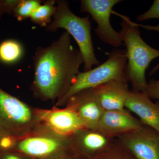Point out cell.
Wrapping results in <instances>:
<instances>
[{"label":"cell","instance_id":"6da1fadb","mask_svg":"<svg viewBox=\"0 0 159 159\" xmlns=\"http://www.w3.org/2000/svg\"><path fill=\"white\" fill-rule=\"evenodd\" d=\"M33 59L34 78L31 89L35 97L45 101L61 99L84 64L79 49L72 45L71 36L66 31L49 46L38 48Z\"/></svg>","mask_w":159,"mask_h":159},{"label":"cell","instance_id":"7a4b0ae2","mask_svg":"<svg viewBox=\"0 0 159 159\" xmlns=\"http://www.w3.org/2000/svg\"><path fill=\"white\" fill-rule=\"evenodd\" d=\"M116 14L122 19L119 34L126 47L127 79L131 83L133 90L145 92L148 85L146 71L151 61L159 57V50L151 47L142 39L138 23L131 20L128 16Z\"/></svg>","mask_w":159,"mask_h":159},{"label":"cell","instance_id":"3957f363","mask_svg":"<svg viewBox=\"0 0 159 159\" xmlns=\"http://www.w3.org/2000/svg\"><path fill=\"white\" fill-rule=\"evenodd\" d=\"M56 3L57 9L54 20L46 27V31L54 32L62 29L74 38L82 54L84 72L91 70L93 66H99L94 53L89 15L84 17L76 15L71 11L67 1L60 0Z\"/></svg>","mask_w":159,"mask_h":159},{"label":"cell","instance_id":"277c9868","mask_svg":"<svg viewBox=\"0 0 159 159\" xmlns=\"http://www.w3.org/2000/svg\"><path fill=\"white\" fill-rule=\"evenodd\" d=\"M107 55L108 59L102 64L89 70L80 72L67 93L57 101L56 107L66 106L69 99L80 91L94 88L113 80L127 79L126 49H115Z\"/></svg>","mask_w":159,"mask_h":159},{"label":"cell","instance_id":"5b68a950","mask_svg":"<svg viewBox=\"0 0 159 159\" xmlns=\"http://www.w3.org/2000/svg\"><path fill=\"white\" fill-rule=\"evenodd\" d=\"M40 109L34 108L0 88V129L22 138L41 125Z\"/></svg>","mask_w":159,"mask_h":159},{"label":"cell","instance_id":"8992f818","mask_svg":"<svg viewBox=\"0 0 159 159\" xmlns=\"http://www.w3.org/2000/svg\"><path fill=\"white\" fill-rule=\"evenodd\" d=\"M12 151L31 158H48L73 151L71 135L59 134L42 124L34 131L20 139Z\"/></svg>","mask_w":159,"mask_h":159},{"label":"cell","instance_id":"52a82bcc","mask_svg":"<svg viewBox=\"0 0 159 159\" xmlns=\"http://www.w3.org/2000/svg\"><path fill=\"white\" fill-rule=\"evenodd\" d=\"M121 0H81L80 11L87 12L97 23L95 29L97 36L107 44L115 48L125 46L119 32L113 28L110 21L111 14L115 5L122 2Z\"/></svg>","mask_w":159,"mask_h":159},{"label":"cell","instance_id":"ba28073f","mask_svg":"<svg viewBox=\"0 0 159 159\" xmlns=\"http://www.w3.org/2000/svg\"><path fill=\"white\" fill-rule=\"evenodd\" d=\"M116 140L136 159H159V133L148 126L143 125Z\"/></svg>","mask_w":159,"mask_h":159},{"label":"cell","instance_id":"9c48e42d","mask_svg":"<svg viewBox=\"0 0 159 159\" xmlns=\"http://www.w3.org/2000/svg\"><path fill=\"white\" fill-rule=\"evenodd\" d=\"M66 107L74 110L86 128L96 129L104 110L99 103L94 88L78 92L69 99Z\"/></svg>","mask_w":159,"mask_h":159},{"label":"cell","instance_id":"30bf717a","mask_svg":"<svg viewBox=\"0 0 159 159\" xmlns=\"http://www.w3.org/2000/svg\"><path fill=\"white\" fill-rule=\"evenodd\" d=\"M71 138L73 152L91 156L92 158L108 150L116 142L115 138L97 129L88 128L77 131L71 135Z\"/></svg>","mask_w":159,"mask_h":159},{"label":"cell","instance_id":"8fae6325","mask_svg":"<svg viewBox=\"0 0 159 159\" xmlns=\"http://www.w3.org/2000/svg\"><path fill=\"white\" fill-rule=\"evenodd\" d=\"M40 117L42 124L61 135H72L77 131L86 128L77 114L67 107L63 109L56 107L50 110L40 109Z\"/></svg>","mask_w":159,"mask_h":159},{"label":"cell","instance_id":"7c38bea8","mask_svg":"<svg viewBox=\"0 0 159 159\" xmlns=\"http://www.w3.org/2000/svg\"><path fill=\"white\" fill-rule=\"evenodd\" d=\"M125 108L105 111L99 119L96 129L112 138L118 137L138 130L143 126Z\"/></svg>","mask_w":159,"mask_h":159},{"label":"cell","instance_id":"4fadbf2b","mask_svg":"<svg viewBox=\"0 0 159 159\" xmlns=\"http://www.w3.org/2000/svg\"><path fill=\"white\" fill-rule=\"evenodd\" d=\"M126 107L139 117L143 125L159 133V101L153 102L145 92L131 90L125 102Z\"/></svg>","mask_w":159,"mask_h":159},{"label":"cell","instance_id":"5bb4252c","mask_svg":"<svg viewBox=\"0 0 159 159\" xmlns=\"http://www.w3.org/2000/svg\"><path fill=\"white\" fill-rule=\"evenodd\" d=\"M127 79H116L94 88L99 103L104 111L124 109L130 91Z\"/></svg>","mask_w":159,"mask_h":159},{"label":"cell","instance_id":"9a60e30c","mask_svg":"<svg viewBox=\"0 0 159 159\" xmlns=\"http://www.w3.org/2000/svg\"><path fill=\"white\" fill-rule=\"evenodd\" d=\"M56 2L55 1L50 0L40 5L30 16L31 21L41 27H47L52 22L51 18L57 11Z\"/></svg>","mask_w":159,"mask_h":159},{"label":"cell","instance_id":"2e32d148","mask_svg":"<svg viewBox=\"0 0 159 159\" xmlns=\"http://www.w3.org/2000/svg\"><path fill=\"white\" fill-rule=\"evenodd\" d=\"M23 51L22 46L18 42L5 41L0 45V60L7 63L16 62L21 57Z\"/></svg>","mask_w":159,"mask_h":159},{"label":"cell","instance_id":"e0dca14e","mask_svg":"<svg viewBox=\"0 0 159 159\" xmlns=\"http://www.w3.org/2000/svg\"><path fill=\"white\" fill-rule=\"evenodd\" d=\"M41 3L42 1L39 0L19 1L13 9L15 15L20 21L30 17L34 10L41 5Z\"/></svg>","mask_w":159,"mask_h":159},{"label":"cell","instance_id":"ac0fdd59","mask_svg":"<svg viewBox=\"0 0 159 159\" xmlns=\"http://www.w3.org/2000/svg\"><path fill=\"white\" fill-rule=\"evenodd\" d=\"M20 137L0 129V154L14 149Z\"/></svg>","mask_w":159,"mask_h":159},{"label":"cell","instance_id":"d6986e66","mask_svg":"<svg viewBox=\"0 0 159 159\" xmlns=\"http://www.w3.org/2000/svg\"><path fill=\"white\" fill-rule=\"evenodd\" d=\"M152 19H159V0L154 1L152 5L147 11L137 16L139 21H143Z\"/></svg>","mask_w":159,"mask_h":159},{"label":"cell","instance_id":"ffe728a7","mask_svg":"<svg viewBox=\"0 0 159 159\" xmlns=\"http://www.w3.org/2000/svg\"><path fill=\"white\" fill-rule=\"evenodd\" d=\"M145 92L151 99H157L159 101V79H151L148 82Z\"/></svg>","mask_w":159,"mask_h":159},{"label":"cell","instance_id":"44dd1931","mask_svg":"<svg viewBox=\"0 0 159 159\" xmlns=\"http://www.w3.org/2000/svg\"><path fill=\"white\" fill-rule=\"evenodd\" d=\"M89 159H127L120 156V155L116 153V142L115 144L108 150L98 155L96 157Z\"/></svg>","mask_w":159,"mask_h":159},{"label":"cell","instance_id":"7402d4cb","mask_svg":"<svg viewBox=\"0 0 159 159\" xmlns=\"http://www.w3.org/2000/svg\"><path fill=\"white\" fill-rule=\"evenodd\" d=\"M29 157L14 151L6 152L0 154V159H28Z\"/></svg>","mask_w":159,"mask_h":159},{"label":"cell","instance_id":"603a6c76","mask_svg":"<svg viewBox=\"0 0 159 159\" xmlns=\"http://www.w3.org/2000/svg\"><path fill=\"white\" fill-rule=\"evenodd\" d=\"M72 152H69L44 159H75V158L71 156V153Z\"/></svg>","mask_w":159,"mask_h":159},{"label":"cell","instance_id":"cb8c5ba5","mask_svg":"<svg viewBox=\"0 0 159 159\" xmlns=\"http://www.w3.org/2000/svg\"><path fill=\"white\" fill-rule=\"evenodd\" d=\"M138 25L139 27H142L143 29H146L148 31H155L159 32V25H140L138 24Z\"/></svg>","mask_w":159,"mask_h":159},{"label":"cell","instance_id":"d4e9b609","mask_svg":"<svg viewBox=\"0 0 159 159\" xmlns=\"http://www.w3.org/2000/svg\"><path fill=\"white\" fill-rule=\"evenodd\" d=\"M159 63L156 66L154 67L153 69L152 70L150 71V76H151V75H153V74H154L158 70H159Z\"/></svg>","mask_w":159,"mask_h":159},{"label":"cell","instance_id":"484cf974","mask_svg":"<svg viewBox=\"0 0 159 159\" xmlns=\"http://www.w3.org/2000/svg\"></svg>","mask_w":159,"mask_h":159}]
</instances>
